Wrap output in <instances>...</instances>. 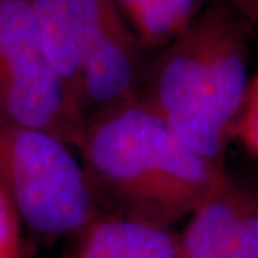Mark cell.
<instances>
[{
  "label": "cell",
  "instance_id": "obj_1",
  "mask_svg": "<svg viewBox=\"0 0 258 258\" xmlns=\"http://www.w3.org/2000/svg\"><path fill=\"white\" fill-rule=\"evenodd\" d=\"M101 215L171 228L230 181L138 97L86 126L77 143Z\"/></svg>",
  "mask_w": 258,
  "mask_h": 258
},
{
  "label": "cell",
  "instance_id": "obj_2",
  "mask_svg": "<svg viewBox=\"0 0 258 258\" xmlns=\"http://www.w3.org/2000/svg\"><path fill=\"white\" fill-rule=\"evenodd\" d=\"M248 59L243 24L213 5L164 45L143 76L138 99L196 153L223 164L248 92Z\"/></svg>",
  "mask_w": 258,
  "mask_h": 258
},
{
  "label": "cell",
  "instance_id": "obj_3",
  "mask_svg": "<svg viewBox=\"0 0 258 258\" xmlns=\"http://www.w3.org/2000/svg\"><path fill=\"white\" fill-rule=\"evenodd\" d=\"M76 133L138 97L141 44L116 0H30Z\"/></svg>",
  "mask_w": 258,
  "mask_h": 258
},
{
  "label": "cell",
  "instance_id": "obj_4",
  "mask_svg": "<svg viewBox=\"0 0 258 258\" xmlns=\"http://www.w3.org/2000/svg\"><path fill=\"white\" fill-rule=\"evenodd\" d=\"M0 186L35 233L77 235L101 215L82 163L45 129L0 117Z\"/></svg>",
  "mask_w": 258,
  "mask_h": 258
},
{
  "label": "cell",
  "instance_id": "obj_5",
  "mask_svg": "<svg viewBox=\"0 0 258 258\" xmlns=\"http://www.w3.org/2000/svg\"><path fill=\"white\" fill-rule=\"evenodd\" d=\"M0 117L45 129L76 146L64 87L30 0H0Z\"/></svg>",
  "mask_w": 258,
  "mask_h": 258
},
{
  "label": "cell",
  "instance_id": "obj_6",
  "mask_svg": "<svg viewBox=\"0 0 258 258\" xmlns=\"http://www.w3.org/2000/svg\"><path fill=\"white\" fill-rule=\"evenodd\" d=\"M181 258H258V193L230 181L189 216Z\"/></svg>",
  "mask_w": 258,
  "mask_h": 258
},
{
  "label": "cell",
  "instance_id": "obj_7",
  "mask_svg": "<svg viewBox=\"0 0 258 258\" xmlns=\"http://www.w3.org/2000/svg\"><path fill=\"white\" fill-rule=\"evenodd\" d=\"M71 258H181V235L117 215H99L76 235Z\"/></svg>",
  "mask_w": 258,
  "mask_h": 258
},
{
  "label": "cell",
  "instance_id": "obj_8",
  "mask_svg": "<svg viewBox=\"0 0 258 258\" xmlns=\"http://www.w3.org/2000/svg\"><path fill=\"white\" fill-rule=\"evenodd\" d=\"M144 47H164L201 12V0H116Z\"/></svg>",
  "mask_w": 258,
  "mask_h": 258
},
{
  "label": "cell",
  "instance_id": "obj_9",
  "mask_svg": "<svg viewBox=\"0 0 258 258\" xmlns=\"http://www.w3.org/2000/svg\"><path fill=\"white\" fill-rule=\"evenodd\" d=\"M0 258H22L20 220L0 186Z\"/></svg>",
  "mask_w": 258,
  "mask_h": 258
},
{
  "label": "cell",
  "instance_id": "obj_10",
  "mask_svg": "<svg viewBox=\"0 0 258 258\" xmlns=\"http://www.w3.org/2000/svg\"><path fill=\"white\" fill-rule=\"evenodd\" d=\"M233 136L240 138L241 143L258 156V72L250 81L243 109L233 129Z\"/></svg>",
  "mask_w": 258,
  "mask_h": 258
},
{
  "label": "cell",
  "instance_id": "obj_11",
  "mask_svg": "<svg viewBox=\"0 0 258 258\" xmlns=\"http://www.w3.org/2000/svg\"><path fill=\"white\" fill-rule=\"evenodd\" d=\"M246 5H250V7H251V9H253V10H255V12L258 14V0H256V2H251V4H246Z\"/></svg>",
  "mask_w": 258,
  "mask_h": 258
},
{
  "label": "cell",
  "instance_id": "obj_12",
  "mask_svg": "<svg viewBox=\"0 0 258 258\" xmlns=\"http://www.w3.org/2000/svg\"><path fill=\"white\" fill-rule=\"evenodd\" d=\"M251 2H256V0H243V4H251Z\"/></svg>",
  "mask_w": 258,
  "mask_h": 258
}]
</instances>
